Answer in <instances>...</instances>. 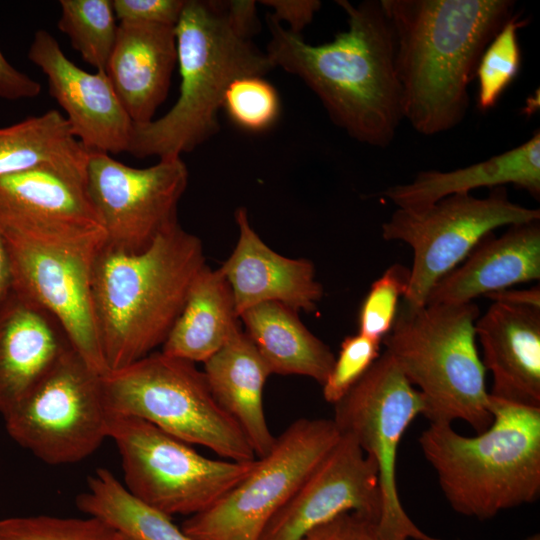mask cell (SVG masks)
Returning a JSON list of instances; mask_svg holds the SVG:
<instances>
[{
	"label": "cell",
	"instance_id": "obj_33",
	"mask_svg": "<svg viewBox=\"0 0 540 540\" xmlns=\"http://www.w3.org/2000/svg\"><path fill=\"white\" fill-rule=\"evenodd\" d=\"M408 282L409 269L393 264L371 284L360 307L358 333L382 342L394 323Z\"/></svg>",
	"mask_w": 540,
	"mask_h": 540
},
{
	"label": "cell",
	"instance_id": "obj_12",
	"mask_svg": "<svg viewBox=\"0 0 540 540\" xmlns=\"http://www.w3.org/2000/svg\"><path fill=\"white\" fill-rule=\"evenodd\" d=\"M419 391L386 351L362 378L334 404L333 421L351 435L378 468L382 510L380 530L393 540H444L423 532L402 506L396 482V458L412 421L423 415Z\"/></svg>",
	"mask_w": 540,
	"mask_h": 540
},
{
	"label": "cell",
	"instance_id": "obj_22",
	"mask_svg": "<svg viewBox=\"0 0 540 540\" xmlns=\"http://www.w3.org/2000/svg\"><path fill=\"white\" fill-rule=\"evenodd\" d=\"M176 63L175 27L119 22L106 74L133 124L153 120Z\"/></svg>",
	"mask_w": 540,
	"mask_h": 540
},
{
	"label": "cell",
	"instance_id": "obj_17",
	"mask_svg": "<svg viewBox=\"0 0 540 540\" xmlns=\"http://www.w3.org/2000/svg\"><path fill=\"white\" fill-rule=\"evenodd\" d=\"M0 229L74 241H105L85 179L50 166L0 176Z\"/></svg>",
	"mask_w": 540,
	"mask_h": 540
},
{
	"label": "cell",
	"instance_id": "obj_25",
	"mask_svg": "<svg viewBox=\"0 0 540 540\" xmlns=\"http://www.w3.org/2000/svg\"><path fill=\"white\" fill-rule=\"evenodd\" d=\"M241 329L231 288L207 264L195 277L161 352L192 363L205 362Z\"/></svg>",
	"mask_w": 540,
	"mask_h": 540
},
{
	"label": "cell",
	"instance_id": "obj_21",
	"mask_svg": "<svg viewBox=\"0 0 540 540\" xmlns=\"http://www.w3.org/2000/svg\"><path fill=\"white\" fill-rule=\"evenodd\" d=\"M481 239L462 264L430 290L426 303L460 304L540 278V223L508 226Z\"/></svg>",
	"mask_w": 540,
	"mask_h": 540
},
{
	"label": "cell",
	"instance_id": "obj_24",
	"mask_svg": "<svg viewBox=\"0 0 540 540\" xmlns=\"http://www.w3.org/2000/svg\"><path fill=\"white\" fill-rule=\"evenodd\" d=\"M203 372L214 398L239 425L256 457L269 453L276 437L266 420L263 393L272 373L242 328L204 362Z\"/></svg>",
	"mask_w": 540,
	"mask_h": 540
},
{
	"label": "cell",
	"instance_id": "obj_26",
	"mask_svg": "<svg viewBox=\"0 0 540 540\" xmlns=\"http://www.w3.org/2000/svg\"><path fill=\"white\" fill-rule=\"evenodd\" d=\"M239 317L272 374L305 376L323 385L335 356L306 328L296 311L278 302H266Z\"/></svg>",
	"mask_w": 540,
	"mask_h": 540
},
{
	"label": "cell",
	"instance_id": "obj_6",
	"mask_svg": "<svg viewBox=\"0 0 540 540\" xmlns=\"http://www.w3.org/2000/svg\"><path fill=\"white\" fill-rule=\"evenodd\" d=\"M476 303L412 307L403 302L383 338L385 350L421 394L430 423L463 420L476 432L492 422L480 359Z\"/></svg>",
	"mask_w": 540,
	"mask_h": 540
},
{
	"label": "cell",
	"instance_id": "obj_16",
	"mask_svg": "<svg viewBox=\"0 0 540 540\" xmlns=\"http://www.w3.org/2000/svg\"><path fill=\"white\" fill-rule=\"evenodd\" d=\"M28 58L47 76L50 95L87 151L127 152L133 122L106 71L89 73L76 66L44 29L35 33Z\"/></svg>",
	"mask_w": 540,
	"mask_h": 540
},
{
	"label": "cell",
	"instance_id": "obj_13",
	"mask_svg": "<svg viewBox=\"0 0 540 540\" xmlns=\"http://www.w3.org/2000/svg\"><path fill=\"white\" fill-rule=\"evenodd\" d=\"M12 289L47 310L87 364L108 372L91 295L95 257L105 241H74L0 229Z\"/></svg>",
	"mask_w": 540,
	"mask_h": 540
},
{
	"label": "cell",
	"instance_id": "obj_19",
	"mask_svg": "<svg viewBox=\"0 0 540 540\" xmlns=\"http://www.w3.org/2000/svg\"><path fill=\"white\" fill-rule=\"evenodd\" d=\"M71 347L47 310L11 289L0 306V415L20 404Z\"/></svg>",
	"mask_w": 540,
	"mask_h": 540
},
{
	"label": "cell",
	"instance_id": "obj_28",
	"mask_svg": "<svg viewBox=\"0 0 540 540\" xmlns=\"http://www.w3.org/2000/svg\"><path fill=\"white\" fill-rule=\"evenodd\" d=\"M76 506L112 526L125 540H193L170 516L135 497L105 468L88 477Z\"/></svg>",
	"mask_w": 540,
	"mask_h": 540
},
{
	"label": "cell",
	"instance_id": "obj_41",
	"mask_svg": "<svg viewBox=\"0 0 540 540\" xmlns=\"http://www.w3.org/2000/svg\"><path fill=\"white\" fill-rule=\"evenodd\" d=\"M524 540H540V535L538 533H535V534L530 535L529 537L525 538Z\"/></svg>",
	"mask_w": 540,
	"mask_h": 540
},
{
	"label": "cell",
	"instance_id": "obj_40",
	"mask_svg": "<svg viewBox=\"0 0 540 540\" xmlns=\"http://www.w3.org/2000/svg\"><path fill=\"white\" fill-rule=\"evenodd\" d=\"M12 289L9 260L3 239L0 235V306Z\"/></svg>",
	"mask_w": 540,
	"mask_h": 540
},
{
	"label": "cell",
	"instance_id": "obj_18",
	"mask_svg": "<svg viewBox=\"0 0 540 540\" xmlns=\"http://www.w3.org/2000/svg\"><path fill=\"white\" fill-rule=\"evenodd\" d=\"M235 220L238 240L219 270L231 288L238 315L266 302H278L296 312L314 311L324 294L314 264L272 250L251 227L245 208L237 209Z\"/></svg>",
	"mask_w": 540,
	"mask_h": 540
},
{
	"label": "cell",
	"instance_id": "obj_35",
	"mask_svg": "<svg viewBox=\"0 0 540 540\" xmlns=\"http://www.w3.org/2000/svg\"><path fill=\"white\" fill-rule=\"evenodd\" d=\"M186 0H112L119 22L175 27Z\"/></svg>",
	"mask_w": 540,
	"mask_h": 540
},
{
	"label": "cell",
	"instance_id": "obj_38",
	"mask_svg": "<svg viewBox=\"0 0 540 540\" xmlns=\"http://www.w3.org/2000/svg\"><path fill=\"white\" fill-rule=\"evenodd\" d=\"M40 91V83L12 66L0 49V97L15 101L34 98Z\"/></svg>",
	"mask_w": 540,
	"mask_h": 540
},
{
	"label": "cell",
	"instance_id": "obj_15",
	"mask_svg": "<svg viewBox=\"0 0 540 540\" xmlns=\"http://www.w3.org/2000/svg\"><path fill=\"white\" fill-rule=\"evenodd\" d=\"M378 468L349 434L339 439L268 522L259 540H301L347 512L379 521Z\"/></svg>",
	"mask_w": 540,
	"mask_h": 540
},
{
	"label": "cell",
	"instance_id": "obj_39",
	"mask_svg": "<svg viewBox=\"0 0 540 540\" xmlns=\"http://www.w3.org/2000/svg\"><path fill=\"white\" fill-rule=\"evenodd\" d=\"M485 297L490 298L492 301L540 309L539 286L529 289H503L487 294Z\"/></svg>",
	"mask_w": 540,
	"mask_h": 540
},
{
	"label": "cell",
	"instance_id": "obj_23",
	"mask_svg": "<svg viewBox=\"0 0 540 540\" xmlns=\"http://www.w3.org/2000/svg\"><path fill=\"white\" fill-rule=\"evenodd\" d=\"M506 184H513L539 199L538 130L521 145L487 160L451 171H421L411 182L391 186L383 195L400 209L418 210L450 195L467 194L480 187L492 189Z\"/></svg>",
	"mask_w": 540,
	"mask_h": 540
},
{
	"label": "cell",
	"instance_id": "obj_9",
	"mask_svg": "<svg viewBox=\"0 0 540 540\" xmlns=\"http://www.w3.org/2000/svg\"><path fill=\"white\" fill-rule=\"evenodd\" d=\"M340 435L333 419L295 420L241 481L209 508L189 516L181 529L193 540H259Z\"/></svg>",
	"mask_w": 540,
	"mask_h": 540
},
{
	"label": "cell",
	"instance_id": "obj_36",
	"mask_svg": "<svg viewBox=\"0 0 540 540\" xmlns=\"http://www.w3.org/2000/svg\"><path fill=\"white\" fill-rule=\"evenodd\" d=\"M301 540H393L383 534L378 521L347 512L307 533Z\"/></svg>",
	"mask_w": 540,
	"mask_h": 540
},
{
	"label": "cell",
	"instance_id": "obj_34",
	"mask_svg": "<svg viewBox=\"0 0 540 540\" xmlns=\"http://www.w3.org/2000/svg\"><path fill=\"white\" fill-rule=\"evenodd\" d=\"M381 342L360 333L344 338L332 369L322 385L326 402L336 404L380 356Z\"/></svg>",
	"mask_w": 540,
	"mask_h": 540
},
{
	"label": "cell",
	"instance_id": "obj_2",
	"mask_svg": "<svg viewBox=\"0 0 540 540\" xmlns=\"http://www.w3.org/2000/svg\"><path fill=\"white\" fill-rule=\"evenodd\" d=\"M395 38L403 119L425 136L458 126L468 86L495 35L514 16L511 0H381Z\"/></svg>",
	"mask_w": 540,
	"mask_h": 540
},
{
	"label": "cell",
	"instance_id": "obj_31",
	"mask_svg": "<svg viewBox=\"0 0 540 540\" xmlns=\"http://www.w3.org/2000/svg\"><path fill=\"white\" fill-rule=\"evenodd\" d=\"M0 540H125L103 520L56 517L49 515L17 516L0 519Z\"/></svg>",
	"mask_w": 540,
	"mask_h": 540
},
{
	"label": "cell",
	"instance_id": "obj_7",
	"mask_svg": "<svg viewBox=\"0 0 540 540\" xmlns=\"http://www.w3.org/2000/svg\"><path fill=\"white\" fill-rule=\"evenodd\" d=\"M108 412L151 423L177 439L232 461L257 457L235 420L214 398L195 363L149 355L102 375Z\"/></svg>",
	"mask_w": 540,
	"mask_h": 540
},
{
	"label": "cell",
	"instance_id": "obj_37",
	"mask_svg": "<svg viewBox=\"0 0 540 540\" xmlns=\"http://www.w3.org/2000/svg\"><path fill=\"white\" fill-rule=\"evenodd\" d=\"M260 3L271 8L268 14L281 24L285 22L287 28L284 27L296 35H301L321 7L318 0H263Z\"/></svg>",
	"mask_w": 540,
	"mask_h": 540
},
{
	"label": "cell",
	"instance_id": "obj_14",
	"mask_svg": "<svg viewBox=\"0 0 540 540\" xmlns=\"http://www.w3.org/2000/svg\"><path fill=\"white\" fill-rule=\"evenodd\" d=\"M188 178L181 157L134 168L110 154L89 151L86 191L104 228L105 246L126 253L148 248L178 222L177 207Z\"/></svg>",
	"mask_w": 540,
	"mask_h": 540
},
{
	"label": "cell",
	"instance_id": "obj_3",
	"mask_svg": "<svg viewBox=\"0 0 540 540\" xmlns=\"http://www.w3.org/2000/svg\"><path fill=\"white\" fill-rule=\"evenodd\" d=\"M205 265L201 240L179 222L139 253L103 245L93 264L91 295L108 371L162 346Z\"/></svg>",
	"mask_w": 540,
	"mask_h": 540
},
{
	"label": "cell",
	"instance_id": "obj_29",
	"mask_svg": "<svg viewBox=\"0 0 540 540\" xmlns=\"http://www.w3.org/2000/svg\"><path fill=\"white\" fill-rule=\"evenodd\" d=\"M58 29L66 34L83 60L97 70L106 67L118 25L112 0H61Z\"/></svg>",
	"mask_w": 540,
	"mask_h": 540
},
{
	"label": "cell",
	"instance_id": "obj_4",
	"mask_svg": "<svg viewBox=\"0 0 540 540\" xmlns=\"http://www.w3.org/2000/svg\"><path fill=\"white\" fill-rule=\"evenodd\" d=\"M255 32L234 17L228 1L186 0L175 25L179 97L164 116L133 124L127 152L137 158L181 157L216 134L231 82L275 68L253 43Z\"/></svg>",
	"mask_w": 540,
	"mask_h": 540
},
{
	"label": "cell",
	"instance_id": "obj_10",
	"mask_svg": "<svg viewBox=\"0 0 540 540\" xmlns=\"http://www.w3.org/2000/svg\"><path fill=\"white\" fill-rule=\"evenodd\" d=\"M3 420L10 438L42 462L78 463L108 438L102 374L71 347Z\"/></svg>",
	"mask_w": 540,
	"mask_h": 540
},
{
	"label": "cell",
	"instance_id": "obj_32",
	"mask_svg": "<svg viewBox=\"0 0 540 540\" xmlns=\"http://www.w3.org/2000/svg\"><path fill=\"white\" fill-rule=\"evenodd\" d=\"M222 108L240 128L260 132L279 117L280 100L276 89L262 76H244L228 86Z\"/></svg>",
	"mask_w": 540,
	"mask_h": 540
},
{
	"label": "cell",
	"instance_id": "obj_8",
	"mask_svg": "<svg viewBox=\"0 0 540 540\" xmlns=\"http://www.w3.org/2000/svg\"><path fill=\"white\" fill-rule=\"evenodd\" d=\"M108 438L120 454L127 490L170 517L206 510L241 481L257 459L207 458L147 421L110 412Z\"/></svg>",
	"mask_w": 540,
	"mask_h": 540
},
{
	"label": "cell",
	"instance_id": "obj_30",
	"mask_svg": "<svg viewBox=\"0 0 540 540\" xmlns=\"http://www.w3.org/2000/svg\"><path fill=\"white\" fill-rule=\"evenodd\" d=\"M526 24L525 19L514 14L484 50L475 72L478 79L477 104L480 110L493 108L517 76L521 64L518 30Z\"/></svg>",
	"mask_w": 540,
	"mask_h": 540
},
{
	"label": "cell",
	"instance_id": "obj_27",
	"mask_svg": "<svg viewBox=\"0 0 540 540\" xmlns=\"http://www.w3.org/2000/svg\"><path fill=\"white\" fill-rule=\"evenodd\" d=\"M88 156L57 110L0 128V176L50 166L86 180Z\"/></svg>",
	"mask_w": 540,
	"mask_h": 540
},
{
	"label": "cell",
	"instance_id": "obj_1",
	"mask_svg": "<svg viewBox=\"0 0 540 540\" xmlns=\"http://www.w3.org/2000/svg\"><path fill=\"white\" fill-rule=\"evenodd\" d=\"M347 29L332 41L309 44L266 15V54L274 67L300 78L332 122L351 138L386 148L403 120L395 38L381 0H337Z\"/></svg>",
	"mask_w": 540,
	"mask_h": 540
},
{
	"label": "cell",
	"instance_id": "obj_5",
	"mask_svg": "<svg viewBox=\"0 0 540 540\" xmlns=\"http://www.w3.org/2000/svg\"><path fill=\"white\" fill-rule=\"evenodd\" d=\"M493 419L476 436L430 423L419 444L452 509L485 520L540 495V408L489 394Z\"/></svg>",
	"mask_w": 540,
	"mask_h": 540
},
{
	"label": "cell",
	"instance_id": "obj_20",
	"mask_svg": "<svg viewBox=\"0 0 540 540\" xmlns=\"http://www.w3.org/2000/svg\"><path fill=\"white\" fill-rule=\"evenodd\" d=\"M489 394L540 408V309L492 301L475 322Z\"/></svg>",
	"mask_w": 540,
	"mask_h": 540
},
{
	"label": "cell",
	"instance_id": "obj_11",
	"mask_svg": "<svg viewBox=\"0 0 540 540\" xmlns=\"http://www.w3.org/2000/svg\"><path fill=\"white\" fill-rule=\"evenodd\" d=\"M539 220V209L512 202L503 187L485 198L454 194L418 210L397 208L382 224V237L413 251L404 303L425 305L433 286L495 229Z\"/></svg>",
	"mask_w": 540,
	"mask_h": 540
}]
</instances>
